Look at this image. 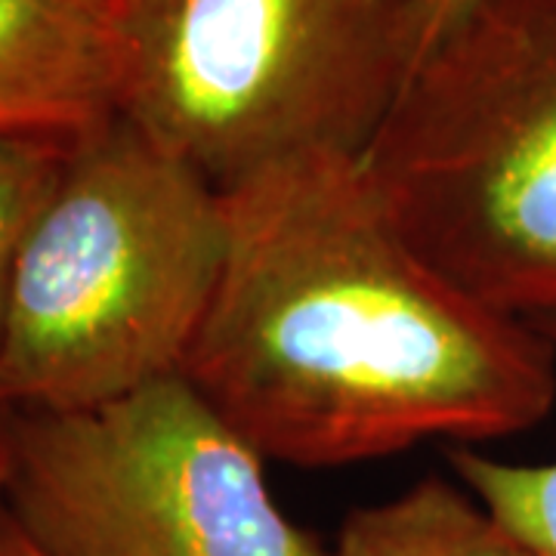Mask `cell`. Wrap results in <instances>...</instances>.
<instances>
[{
    "label": "cell",
    "mask_w": 556,
    "mask_h": 556,
    "mask_svg": "<svg viewBox=\"0 0 556 556\" xmlns=\"http://www.w3.org/2000/svg\"><path fill=\"white\" fill-rule=\"evenodd\" d=\"M3 424H0V510H3V485H7V437H3Z\"/></svg>",
    "instance_id": "obj_13"
},
{
    "label": "cell",
    "mask_w": 556,
    "mask_h": 556,
    "mask_svg": "<svg viewBox=\"0 0 556 556\" xmlns=\"http://www.w3.org/2000/svg\"><path fill=\"white\" fill-rule=\"evenodd\" d=\"M358 167L460 291L556 318V0H479L412 68Z\"/></svg>",
    "instance_id": "obj_3"
},
{
    "label": "cell",
    "mask_w": 556,
    "mask_h": 556,
    "mask_svg": "<svg viewBox=\"0 0 556 556\" xmlns=\"http://www.w3.org/2000/svg\"><path fill=\"white\" fill-rule=\"evenodd\" d=\"M223 201L226 263L182 375L266 464L477 445L554 412V343L420 257L358 159L281 161Z\"/></svg>",
    "instance_id": "obj_1"
},
{
    "label": "cell",
    "mask_w": 556,
    "mask_h": 556,
    "mask_svg": "<svg viewBox=\"0 0 556 556\" xmlns=\"http://www.w3.org/2000/svg\"><path fill=\"white\" fill-rule=\"evenodd\" d=\"M121 105L115 22L78 0H0V139L75 146Z\"/></svg>",
    "instance_id": "obj_6"
},
{
    "label": "cell",
    "mask_w": 556,
    "mask_h": 556,
    "mask_svg": "<svg viewBox=\"0 0 556 556\" xmlns=\"http://www.w3.org/2000/svg\"><path fill=\"white\" fill-rule=\"evenodd\" d=\"M7 415H10V405H7V399H3V393H0V424L7 420Z\"/></svg>",
    "instance_id": "obj_14"
},
{
    "label": "cell",
    "mask_w": 556,
    "mask_h": 556,
    "mask_svg": "<svg viewBox=\"0 0 556 556\" xmlns=\"http://www.w3.org/2000/svg\"><path fill=\"white\" fill-rule=\"evenodd\" d=\"M3 510L43 556H331L186 375L80 412H10Z\"/></svg>",
    "instance_id": "obj_5"
},
{
    "label": "cell",
    "mask_w": 556,
    "mask_h": 556,
    "mask_svg": "<svg viewBox=\"0 0 556 556\" xmlns=\"http://www.w3.org/2000/svg\"><path fill=\"white\" fill-rule=\"evenodd\" d=\"M331 556H538L460 482L427 477L383 504L353 510Z\"/></svg>",
    "instance_id": "obj_7"
},
{
    "label": "cell",
    "mask_w": 556,
    "mask_h": 556,
    "mask_svg": "<svg viewBox=\"0 0 556 556\" xmlns=\"http://www.w3.org/2000/svg\"><path fill=\"white\" fill-rule=\"evenodd\" d=\"M477 3L479 0H412L417 62L460 16H467Z\"/></svg>",
    "instance_id": "obj_10"
},
{
    "label": "cell",
    "mask_w": 556,
    "mask_h": 556,
    "mask_svg": "<svg viewBox=\"0 0 556 556\" xmlns=\"http://www.w3.org/2000/svg\"><path fill=\"white\" fill-rule=\"evenodd\" d=\"M78 3L90 7V10H97V13H102V16H109V20H115L124 0H78Z\"/></svg>",
    "instance_id": "obj_12"
},
{
    "label": "cell",
    "mask_w": 556,
    "mask_h": 556,
    "mask_svg": "<svg viewBox=\"0 0 556 556\" xmlns=\"http://www.w3.org/2000/svg\"><path fill=\"white\" fill-rule=\"evenodd\" d=\"M72 146L40 139H0V340L13 266L31 223L50 199Z\"/></svg>",
    "instance_id": "obj_9"
},
{
    "label": "cell",
    "mask_w": 556,
    "mask_h": 556,
    "mask_svg": "<svg viewBox=\"0 0 556 556\" xmlns=\"http://www.w3.org/2000/svg\"><path fill=\"white\" fill-rule=\"evenodd\" d=\"M121 115L219 192L358 159L417 62L412 0H124Z\"/></svg>",
    "instance_id": "obj_4"
},
{
    "label": "cell",
    "mask_w": 556,
    "mask_h": 556,
    "mask_svg": "<svg viewBox=\"0 0 556 556\" xmlns=\"http://www.w3.org/2000/svg\"><path fill=\"white\" fill-rule=\"evenodd\" d=\"M0 556H43L28 538L22 535L20 526L7 517V510H0Z\"/></svg>",
    "instance_id": "obj_11"
},
{
    "label": "cell",
    "mask_w": 556,
    "mask_h": 556,
    "mask_svg": "<svg viewBox=\"0 0 556 556\" xmlns=\"http://www.w3.org/2000/svg\"><path fill=\"white\" fill-rule=\"evenodd\" d=\"M226 239L223 192L124 115L75 142L13 266L10 412H80L182 375Z\"/></svg>",
    "instance_id": "obj_2"
},
{
    "label": "cell",
    "mask_w": 556,
    "mask_h": 556,
    "mask_svg": "<svg viewBox=\"0 0 556 556\" xmlns=\"http://www.w3.org/2000/svg\"><path fill=\"white\" fill-rule=\"evenodd\" d=\"M535 325L556 346V318ZM448 464L457 482L492 517L522 538L538 556H556V460L517 464L485 455L473 445H452Z\"/></svg>",
    "instance_id": "obj_8"
}]
</instances>
